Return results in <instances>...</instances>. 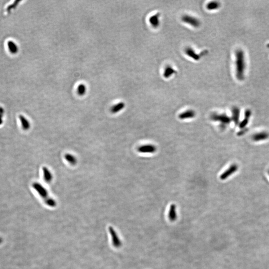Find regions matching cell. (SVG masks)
Here are the masks:
<instances>
[{
	"label": "cell",
	"instance_id": "cell-9",
	"mask_svg": "<svg viewBox=\"0 0 269 269\" xmlns=\"http://www.w3.org/2000/svg\"><path fill=\"white\" fill-rule=\"evenodd\" d=\"M240 118V109L238 107H234L232 110V119L235 125H237L239 123Z\"/></svg>",
	"mask_w": 269,
	"mask_h": 269
},
{
	"label": "cell",
	"instance_id": "cell-3",
	"mask_svg": "<svg viewBox=\"0 0 269 269\" xmlns=\"http://www.w3.org/2000/svg\"><path fill=\"white\" fill-rule=\"evenodd\" d=\"M182 21L184 23L187 24L192 27L198 28L201 25V22L199 20L195 17H192L191 15H184L182 17Z\"/></svg>",
	"mask_w": 269,
	"mask_h": 269
},
{
	"label": "cell",
	"instance_id": "cell-11",
	"mask_svg": "<svg viewBox=\"0 0 269 269\" xmlns=\"http://www.w3.org/2000/svg\"><path fill=\"white\" fill-rule=\"evenodd\" d=\"M160 14L158 13H157L156 14L152 15L150 18L149 21L150 24L154 28H157L160 25Z\"/></svg>",
	"mask_w": 269,
	"mask_h": 269
},
{
	"label": "cell",
	"instance_id": "cell-12",
	"mask_svg": "<svg viewBox=\"0 0 269 269\" xmlns=\"http://www.w3.org/2000/svg\"><path fill=\"white\" fill-rule=\"evenodd\" d=\"M42 171H43V179L45 182L47 183H51L53 179V176L51 171L46 166H43L42 168Z\"/></svg>",
	"mask_w": 269,
	"mask_h": 269
},
{
	"label": "cell",
	"instance_id": "cell-4",
	"mask_svg": "<svg viewBox=\"0 0 269 269\" xmlns=\"http://www.w3.org/2000/svg\"><path fill=\"white\" fill-rule=\"evenodd\" d=\"M32 187L33 189L38 193L39 196L42 197V198H47L48 196V192L45 187L40 183L35 182L32 184Z\"/></svg>",
	"mask_w": 269,
	"mask_h": 269
},
{
	"label": "cell",
	"instance_id": "cell-7",
	"mask_svg": "<svg viewBox=\"0 0 269 269\" xmlns=\"http://www.w3.org/2000/svg\"><path fill=\"white\" fill-rule=\"evenodd\" d=\"M269 134L267 132H262L255 134L252 136V140L255 142L264 141L269 138Z\"/></svg>",
	"mask_w": 269,
	"mask_h": 269
},
{
	"label": "cell",
	"instance_id": "cell-20",
	"mask_svg": "<svg viewBox=\"0 0 269 269\" xmlns=\"http://www.w3.org/2000/svg\"><path fill=\"white\" fill-rule=\"evenodd\" d=\"M86 91V87L84 84H80L77 87V93L79 95H83Z\"/></svg>",
	"mask_w": 269,
	"mask_h": 269
},
{
	"label": "cell",
	"instance_id": "cell-16",
	"mask_svg": "<svg viewBox=\"0 0 269 269\" xmlns=\"http://www.w3.org/2000/svg\"><path fill=\"white\" fill-rule=\"evenodd\" d=\"M125 106V104L124 102H121L119 103H117L115 105L113 106L111 109V112L113 114L118 113L120 111L123 109Z\"/></svg>",
	"mask_w": 269,
	"mask_h": 269
},
{
	"label": "cell",
	"instance_id": "cell-18",
	"mask_svg": "<svg viewBox=\"0 0 269 269\" xmlns=\"http://www.w3.org/2000/svg\"><path fill=\"white\" fill-rule=\"evenodd\" d=\"M64 158L66 161H68L71 165H75L77 162L76 157L71 154L67 153L65 154L64 155Z\"/></svg>",
	"mask_w": 269,
	"mask_h": 269
},
{
	"label": "cell",
	"instance_id": "cell-27",
	"mask_svg": "<svg viewBox=\"0 0 269 269\" xmlns=\"http://www.w3.org/2000/svg\"><path fill=\"white\" fill-rule=\"evenodd\" d=\"M3 116L0 115V125H1L3 124Z\"/></svg>",
	"mask_w": 269,
	"mask_h": 269
},
{
	"label": "cell",
	"instance_id": "cell-25",
	"mask_svg": "<svg viewBox=\"0 0 269 269\" xmlns=\"http://www.w3.org/2000/svg\"><path fill=\"white\" fill-rule=\"evenodd\" d=\"M247 130V129H243L241 131H239V132L238 133V135L239 136H242V135L244 134L246 132Z\"/></svg>",
	"mask_w": 269,
	"mask_h": 269
},
{
	"label": "cell",
	"instance_id": "cell-10",
	"mask_svg": "<svg viewBox=\"0 0 269 269\" xmlns=\"http://www.w3.org/2000/svg\"><path fill=\"white\" fill-rule=\"evenodd\" d=\"M185 52L189 57L193 59L194 60L198 61L201 58V55L197 54L195 51L191 47H187L185 50Z\"/></svg>",
	"mask_w": 269,
	"mask_h": 269
},
{
	"label": "cell",
	"instance_id": "cell-15",
	"mask_svg": "<svg viewBox=\"0 0 269 269\" xmlns=\"http://www.w3.org/2000/svg\"><path fill=\"white\" fill-rule=\"evenodd\" d=\"M175 73H177V71H175L171 66L168 65L166 66L165 69L164 70V77L165 78H169Z\"/></svg>",
	"mask_w": 269,
	"mask_h": 269
},
{
	"label": "cell",
	"instance_id": "cell-17",
	"mask_svg": "<svg viewBox=\"0 0 269 269\" xmlns=\"http://www.w3.org/2000/svg\"><path fill=\"white\" fill-rule=\"evenodd\" d=\"M8 47L10 52L11 54H16L19 51V48L15 42L13 41H10L8 42Z\"/></svg>",
	"mask_w": 269,
	"mask_h": 269
},
{
	"label": "cell",
	"instance_id": "cell-19",
	"mask_svg": "<svg viewBox=\"0 0 269 269\" xmlns=\"http://www.w3.org/2000/svg\"><path fill=\"white\" fill-rule=\"evenodd\" d=\"M220 6V5L218 2L212 1L207 4V6H206V8L208 10H215L218 9Z\"/></svg>",
	"mask_w": 269,
	"mask_h": 269
},
{
	"label": "cell",
	"instance_id": "cell-13",
	"mask_svg": "<svg viewBox=\"0 0 269 269\" xmlns=\"http://www.w3.org/2000/svg\"><path fill=\"white\" fill-rule=\"evenodd\" d=\"M168 217L170 221H174L177 218V212H176V206L175 205L173 204L170 205V208L169 209Z\"/></svg>",
	"mask_w": 269,
	"mask_h": 269
},
{
	"label": "cell",
	"instance_id": "cell-2",
	"mask_svg": "<svg viewBox=\"0 0 269 269\" xmlns=\"http://www.w3.org/2000/svg\"><path fill=\"white\" fill-rule=\"evenodd\" d=\"M211 119L214 121L220 122L221 123V126L223 128H225L227 125L229 124L232 120L231 118L229 117L227 115L224 114H218L216 113H214L211 115Z\"/></svg>",
	"mask_w": 269,
	"mask_h": 269
},
{
	"label": "cell",
	"instance_id": "cell-5",
	"mask_svg": "<svg viewBox=\"0 0 269 269\" xmlns=\"http://www.w3.org/2000/svg\"><path fill=\"white\" fill-rule=\"evenodd\" d=\"M238 170V166L236 164H233L224 173L221 174L220 176V179L221 180H226L227 178H228L232 174L236 173Z\"/></svg>",
	"mask_w": 269,
	"mask_h": 269
},
{
	"label": "cell",
	"instance_id": "cell-22",
	"mask_svg": "<svg viewBox=\"0 0 269 269\" xmlns=\"http://www.w3.org/2000/svg\"><path fill=\"white\" fill-rule=\"evenodd\" d=\"M20 1H15L13 4H11V5H9V6L8 7L7 9V12L10 13L12 10L15 9V8L18 6L19 4L20 3Z\"/></svg>",
	"mask_w": 269,
	"mask_h": 269
},
{
	"label": "cell",
	"instance_id": "cell-14",
	"mask_svg": "<svg viewBox=\"0 0 269 269\" xmlns=\"http://www.w3.org/2000/svg\"><path fill=\"white\" fill-rule=\"evenodd\" d=\"M19 119L23 129L24 130H25V131L29 129L30 127H31V124L29 123L28 120L22 115H20Z\"/></svg>",
	"mask_w": 269,
	"mask_h": 269
},
{
	"label": "cell",
	"instance_id": "cell-21",
	"mask_svg": "<svg viewBox=\"0 0 269 269\" xmlns=\"http://www.w3.org/2000/svg\"><path fill=\"white\" fill-rule=\"evenodd\" d=\"M250 119L249 118H246L245 117L244 119L239 124V127L241 129L246 128L245 127H246L248 124L249 123V121Z\"/></svg>",
	"mask_w": 269,
	"mask_h": 269
},
{
	"label": "cell",
	"instance_id": "cell-28",
	"mask_svg": "<svg viewBox=\"0 0 269 269\" xmlns=\"http://www.w3.org/2000/svg\"></svg>",
	"mask_w": 269,
	"mask_h": 269
},
{
	"label": "cell",
	"instance_id": "cell-24",
	"mask_svg": "<svg viewBox=\"0 0 269 269\" xmlns=\"http://www.w3.org/2000/svg\"><path fill=\"white\" fill-rule=\"evenodd\" d=\"M251 116V111L250 110L248 109L245 111V117L250 119Z\"/></svg>",
	"mask_w": 269,
	"mask_h": 269
},
{
	"label": "cell",
	"instance_id": "cell-26",
	"mask_svg": "<svg viewBox=\"0 0 269 269\" xmlns=\"http://www.w3.org/2000/svg\"><path fill=\"white\" fill-rule=\"evenodd\" d=\"M4 114V110L3 107H0V115L3 116Z\"/></svg>",
	"mask_w": 269,
	"mask_h": 269
},
{
	"label": "cell",
	"instance_id": "cell-23",
	"mask_svg": "<svg viewBox=\"0 0 269 269\" xmlns=\"http://www.w3.org/2000/svg\"><path fill=\"white\" fill-rule=\"evenodd\" d=\"M46 203H47L48 205L51 206H55V204H56L55 201L53 199H52V198H48L46 200Z\"/></svg>",
	"mask_w": 269,
	"mask_h": 269
},
{
	"label": "cell",
	"instance_id": "cell-8",
	"mask_svg": "<svg viewBox=\"0 0 269 269\" xmlns=\"http://www.w3.org/2000/svg\"><path fill=\"white\" fill-rule=\"evenodd\" d=\"M196 113L194 111L188 110L180 114L179 116V118L181 120L187 119L194 118L196 116Z\"/></svg>",
	"mask_w": 269,
	"mask_h": 269
},
{
	"label": "cell",
	"instance_id": "cell-6",
	"mask_svg": "<svg viewBox=\"0 0 269 269\" xmlns=\"http://www.w3.org/2000/svg\"><path fill=\"white\" fill-rule=\"evenodd\" d=\"M139 152L141 153L152 154L156 152L157 148L156 146L152 145H145L140 146L138 149Z\"/></svg>",
	"mask_w": 269,
	"mask_h": 269
},
{
	"label": "cell",
	"instance_id": "cell-1",
	"mask_svg": "<svg viewBox=\"0 0 269 269\" xmlns=\"http://www.w3.org/2000/svg\"><path fill=\"white\" fill-rule=\"evenodd\" d=\"M236 65L237 77L240 80H242L244 77V70L245 68L244 53L242 51L238 50L236 53Z\"/></svg>",
	"mask_w": 269,
	"mask_h": 269
}]
</instances>
